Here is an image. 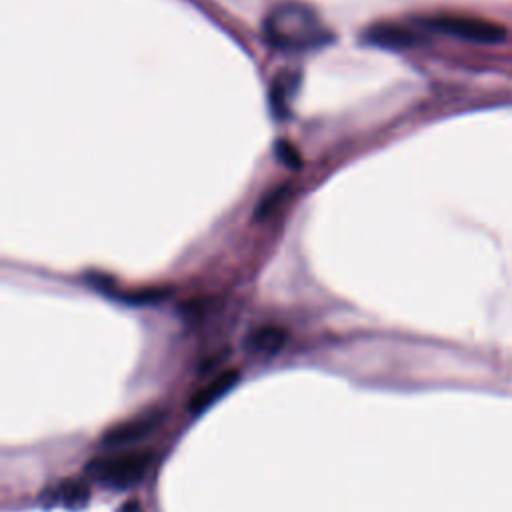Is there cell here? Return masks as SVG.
<instances>
[{"label": "cell", "mask_w": 512, "mask_h": 512, "mask_svg": "<svg viewBox=\"0 0 512 512\" xmlns=\"http://www.w3.org/2000/svg\"><path fill=\"white\" fill-rule=\"evenodd\" d=\"M264 38L278 50L302 52L330 42L332 34L324 28L312 8L286 2L272 8L264 18Z\"/></svg>", "instance_id": "cell-1"}, {"label": "cell", "mask_w": 512, "mask_h": 512, "mask_svg": "<svg viewBox=\"0 0 512 512\" xmlns=\"http://www.w3.org/2000/svg\"><path fill=\"white\" fill-rule=\"evenodd\" d=\"M154 454L150 450H130L114 456L92 458L86 464V474L90 480L112 486V488H128L144 478Z\"/></svg>", "instance_id": "cell-2"}, {"label": "cell", "mask_w": 512, "mask_h": 512, "mask_svg": "<svg viewBox=\"0 0 512 512\" xmlns=\"http://www.w3.org/2000/svg\"><path fill=\"white\" fill-rule=\"evenodd\" d=\"M420 22L436 32L456 36L470 42H482V44H496L506 38V30L490 20L476 18V16H464V14H434L420 18Z\"/></svg>", "instance_id": "cell-3"}, {"label": "cell", "mask_w": 512, "mask_h": 512, "mask_svg": "<svg viewBox=\"0 0 512 512\" xmlns=\"http://www.w3.org/2000/svg\"><path fill=\"white\" fill-rule=\"evenodd\" d=\"M164 412L160 410H150L144 412L132 420H124L112 428H108L100 440L104 448H122L128 444H134L142 440L144 436L152 434L162 422H164Z\"/></svg>", "instance_id": "cell-4"}, {"label": "cell", "mask_w": 512, "mask_h": 512, "mask_svg": "<svg viewBox=\"0 0 512 512\" xmlns=\"http://www.w3.org/2000/svg\"><path fill=\"white\" fill-rule=\"evenodd\" d=\"M240 380V372L236 368H228L222 370L220 374H216L206 386H202L188 402V410L198 414L202 410H206L208 406H212L220 396H224L236 382Z\"/></svg>", "instance_id": "cell-5"}, {"label": "cell", "mask_w": 512, "mask_h": 512, "mask_svg": "<svg viewBox=\"0 0 512 512\" xmlns=\"http://www.w3.org/2000/svg\"><path fill=\"white\" fill-rule=\"evenodd\" d=\"M300 86V74L294 70H280L270 84V110L276 118H286L292 98Z\"/></svg>", "instance_id": "cell-6"}, {"label": "cell", "mask_w": 512, "mask_h": 512, "mask_svg": "<svg viewBox=\"0 0 512 512\" xmlns=\"http://www.w3.org/2000/svg\"><path fill=\"white\" fill-rule=\"evenodd\" d=\"M42 496L48 500V504H62L64 508L80 510L90 500V486L86 484V480L68 478L56 484L54 488L46 490Z\"/></svg>", "instance_id": "cell-7"}, {"label": "cell", "mask_w": 512, "mask_h": 512, "mask_svg": "<svg viewBox=\"0 0 512 512\" xmlns=\"http://www.w3.org/2000/svg\"><path fill=\"white\" fill-rule=\"evenodd\" d=\"M288 340V332L280 326H260L256 330H252L246 336L244 348L250 354H258V356H272L278 354L284 344Z\"/></svg>", "instance_id": "cell-8"}, {"label": "cell", "mask_w": 512, "mask_h": 512, "mask_svg": "<svg viewBox=\"0 0 512 512\" xmlns=\"http://www.w3.org/2000/svg\"><path fill=\"white\" fill-rule=\"evenodd\" d=\"M366 42L382 48H406L416 42V34L398 24H376L364 34Z\"/></svg>", "instance_id": "cell-9"}, {"label": "cell", "mask_w": 512, "mask_h": 512, "mask_svg": "<svg viewBox=\"0 0 512 512\" xmlns=\"http://www.w3.org/2000/svg\"><path fill=\"white\" fill-rule=\"evenodd\" d=\"M288 194H290V186H288V182H284L282 186H278V188H274V190H270L262 200H260V204H258V208L254 210V218L256 220H264V218H268L286 198H288Z\"/></svg>", "instance_id": "cell-10"}, {"label": "cell", "mask_w": 512, "mask_h": 512, "mask_svg": "<svg viewBox=\"0 0 512 512\" xmlns=\"http://www.w3.org/2000/svg\"><path fill=\"white\" fill-rule=\"evenodd\" d=\"M168 296H170L168 288H144V290H134V292L118 294L116 298H120L124 302H130V304H154V302H160V300H164Z\"/></svg>", "instance_id": "cell-11"}, {"label": "cell", "mask_w": 512, "mask_h": 512, "mask_svg": "<svg viewBox=\"0 0 512 512\" xmlns=\"http://www.w3.org/2000/svg\"><path fill=\"white\" fill-rule=\"evenodd\" d=\"M276 154H278V158H280L286 166H290V168H294V170L300 166V156H298L296 148H294L290 142H276Z\"/></svg>", "instance_id": "cell-12"}, {"label": "cell", "mask_w": 512, "mask_h": 512, "mask_svg": "<svg viewBox=\"0 0 512 512\" xmlns=\"http://www.w3.org/2000/svg\"><path fill=\"white\" fill-rule=\"evenodd\" d=\"M230 356V350L224 348V350H218L216 354L208 356L202 364H200V374H206V372H212L216 368H220L224 364V360Z\"/></svg>", "instance_id": "cell-13"}, {"label": "cell", "mask_w": 512, "mask_h": 512, "mask_svg": "<svg viewBox=\"0 0 512 512\" xmlns=\"http://www.w3.org/2000/svg\"><path fill=\"white\" fill-rule=\"evenodd\" d=\"M118 512H142V508H140L138 502H126V504L120 506Z\"/></svg>", "instance_id": "cell-14"}]
</instances>
